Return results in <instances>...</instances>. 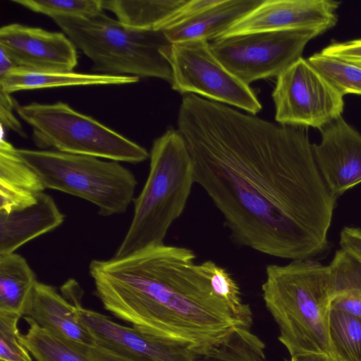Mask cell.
<instances>
[{"label": "cell", "instance_id": "obj_1", "mask_svg": "<svg viewBox=\"0 0 361 361\" xmlns=\"http://www.w3.org/2000/svg\"><path fill=\"white\" fill-rule=\"evenodd\" d=\"M194 168L238 244L281 259L326 252L336 197L314 158L307 128L274 123L196 94L178 113Z\"/></svg>", "mask_w": 361, "mask_h": 361}, {"label": "cell", "instance_id": "obj_2", "mask_svg": "<svg viewBox=\"0 0 361 361\" xmlns=\"http://www.w3.org/2000/svg\"><path fill=\"white\" fill-rule=\"evenodd\" d=\"M193 250L162 244L128 256L90 262L105 310L154 338L197 356L247 326L212 288Z\"/></svg>", "mask_w": 361, "mask_h": 361}, {"label": "cell", "instance_id": "obj_3", "mask_svg": "<svg viewBox=\"0 0 361 361\" xmlns=\"http://www.w3.org/2000/svg\"><path fill=\"white\" fill-rule=\"evenodd\" d=\"M265 306L279 329V341L290 356L325 353L331 302L329 266L310 259L269 264L262 285Z\"/></svg>", "mask_w": 361, "mask_h": 361}, {"label": "cell", "instance_id": "obj_4", "mask_svg": "<svg viewBox=\"0 0 361 361\" xmlns=\"http://www.w3.org/2000/svg\"><path fill=\"white\" fill-rule=\"evenodd\" d=\"M149 158L147 180L134 200L133 219L115 258L164 244L169 228L183 212L195 183L192 161L178 129L169 128L154 140Z\"/></svg>", "mask_w": 361, "mask_h": 361}, {"label": "cell", "instance_id": "obj_5", "mask_svg": "<svg viewBox=\"0 0 361 361\" xmlns=\"http://www.w3.org/2000/svg\"><path fill=\"white\" fill-rule=\"evenodd\" d=\"M53 20L92 61L97 73L156 78L171 84L172 71L164 55L171 42L162 31L130 27L104 11L86 18Z\"/></svg>", "mask_w": 361, "mask_h": 361}, {"label": "cell", "instance_id": "obj_6", "mask_svg": "<svg viewBox=\"0 0 361 361\" xmlns=\"http://www.w3.org/2000/svg\"><path fill=\"white\" fill-rule=\"evenodd\" d=\"M44 188L87 200L104 216L124 213L137 185L133 173L118 161L56 150L16 149Z\"/></svg>", "mask_w": 361, "mask_h": 361}, {"label": "cell", "instance_id": "obj_7", "mask_svg": "<svg viewBox=\"0 0 361 361\" xmlns=\"http://www.w3.org/2000/svg\"><path fill=\"white\" fill-rule=\"evenodd\" d=\"M15 109L30 126L33 142L40 149L132 164L149 157L143 147L66 103L32 102Z\"/></svg>", "mask_w": 361, "mask_h": 361}, {"label": "cell", "instance_id": "obj_8", "mask_svg": "<svg viewBox=\"0 0 361 361\" xmlns=\"http://www.w3.org/2000/svg\"><path fill=\"white\" fill-rule=\"evenodd\" d=\"M315 29L257 32L219 37L212 51L235 77L250 86L276 76L302 57L307 44L322 34Z\"/></svg>", "mask_w": 361, "mask_h": 361}, {"label": "cell", "instance_id": "obj_9", "mask_svg": "<svg viewBox=\"0 0 361 361\" xmlns=\"http://www.w3.org/2000/svg\"><path fill=\"white\" fill-rule=\"evenodd\" d=\"M172 71L171 88L256 115L262 106L251 87L231 73L206 40L171 43L164 53Z\"/></svg>", "mask_w": 361, "mask_h": 361}, {"label": "cell", "instance_id": "obj_10", "mask_svg": "<svg viewBox=\"0 0 361 361\" xmlns=\"http://www.w3.org/2000/svg\"><path fill=\"white\" fill-rule=\"evenodd\" d=\"M275 120L319 130L341 116L343 96L301 57L276 77L272 92Z\"/></svg>", "mask_w": 361, "mask_h": 361}, {"label": "cell", "instance_id": "obj_11", "mask_svg": "<svg viewBox=\"0 0 361 361\" xmlns=\"http://www.w3.org/2000/svg\"><path fill=\"white\" fill-rule=\"evenodd\" d=\"M0 49L17 67L35 71H73L77 48L63 32L19 23L0 29Z\"/></svg>", "mask_w": 361, "mask_h": 361}, {"label": "cell", "instance_id": "obj_12", "mask_svg": "<svg viewBox=\"0 0 361 361\" xmlns=\"http://www.w3.org/2000/svg\"><path fill=\"white\" fill-rule=\"evenodd\" d=\"M74 304L96 344L115 354L133 361H197V355L183 346L120 324L99 312L84 308L78 301Z\"/></svg>", "mask_w": 361, "mask_h": 361}, {"label": "cell", "instance_id": "obj_13", "mask_svg": "<svg viewBox=\"0 0 361 361\" xmlns=\"http://www.w3.org/2000/svg\"><path fill=\"white\" fill-rule=\"evenodd\" d=\"M341 4L334 0H263L219 37L304 28L324 33L336 25Z\"/></svg>", "mask_w": 361, "mask_h": 361}, {"label": "cell", "instance_id": "obj_14", "mask_svg": "<svg viewBox=\"0 0 361 361\" xmlns=\"http://www.w3.org/2000/svg\"><path fill=\"white\" fill-rule=\"evenodd\" d=\"M319 130L320 142L312 144L314 158L327 188L337 197L361 183V134L342 116Z\"/></svg>", "mask_w": 361, "mask_h": 361}, {"label": "cell", "instance_id": "obj_15", "mask_svg": "<svg viewBox=\"0 0 361 361\" xmlns=\"http://www.w3.org/2000/svg\"><path fill=\"white\" fill-rule=\"evenodd\" d=\"M25 317L85 351L96 345L79 318L75 304L69 302L51 286L37 281Z\"/></svg>", "mask_w": 361, "mask_h": 361}, {"label": "cell", "instance_id": "obj_16", "mask_svg": "<svg viewBox=\"0 0 361 361\" xmlns=\"http://www.w3.org/2000/svg\"><path fill=\"white\" fill-rule=\"evenodd\" d=\"M263 0H214L193 16L163 30L171 42L214 40L243 18Z\"/></svg>", "mask_w": 361, "mask_h": 361}, {"label": "cell", "instance_id": "obj_17", "mask_svg": "<svg viewBox=\"0 0 361 361\" xmlns=\"http://www.w3.org/2000/svg\"><path fill=\"white\" fill-rule=\"evenodd\" d=\"M63 221L64 215L53 198L43 192L30 207L0 213V255L15 252L26 243L59 227Z\"/></svg>", "mask_w": 361, "mask_h": 361}, {"label": "cell", "instance_id": "obj_18", "mask_svg": "<svg viewBox=\"0 0 361 361\" xmlns=\"http://www.w3.org/2000/svg\"><path fill=\"white\" fill-rule=\"evenodd\" d=\"M139 78L74 71H35L19 67L0 79V90L6 93L71 86L127 85L137 82Z\"/></svg>", "mask_w": 361, "mask_h": 361}, {"label": "cell", "instance_id": "obj_19", "mask_svg": "<svg viewBox=\"0 0 361 361\" xmlns=\"http://www.w3.org/2000/svg\"><path fill=\"white\" fill-rule=\"evenodd\" d=\"M188 0H102L103 10L112 12L130 27L162 31Z\"/></svg>", "mask_w": 361, "mask_h": 361}, {"label": "cell", "instance_id": "obj_20", "mask_svg": "<svg viewBox=\"0 0 361 361\" xmlns=\"http://www.w3.org/2000/svg\"><path fill=\"white\" fill-rule=\"evenodd\" d=\"M37 281L23 257L16 252L0 255V312L25 316Z\"/></svg>", "mask_w": 361, "mask_h": 361}, {"label": "cell", "instance_id": "obj_21", "mask_svg": "<svg viewBox=\"0 0 361 361\" xmlns=\"http://www.w3.org/2000/svg\"><path fill=\"white\" fill-rule=\"evenodd\" d=\"M29 324L21 341L36 361H97L87 351L40 327L27 317Z\"/></svg>", "mask_w": 361, "mask_h": 361}, {"label": "cell", "instance_id": "obj_22", "mask_svg": "<svg viewBox=\"0 0 361 361\" xmlns=\"http://www.w3.org/2000/svg\"><path fill=\"white\" fill-rule=\"evenodd\" d=\"M329 338L334 358L361 361V318L331 308Z\"/></svg>", "mask_w": 361, "mask_h": 361}, {"label": "cell", "instance_id": "obj_23", "mask_svg": "<svg viewBox=\"0 0 361 361\" xmlns=\"http://www.w3.org/2000/svg\"><path fill=\"white\" fill-rule=\"evenodd\" d=\"M264 350V343L250 328L240 327L224 342L197 356V361H267Z\"/></svg>", "mask_w": 361, "mask_h": 361}, {"label": "cell", "instance_id": "obj_24", "mask_svg": "<svg viewBox=\"0 0 361 361\" xmlns=\"http://www.w3.org/2000/svg\"><path fill=\"white\" fill-rule=\"evenodd\" d=\"M0 185L39 193L45 189L35 171L17 154L16 148L1 137Z\"/></svg>", "mask_w": 361, "mask_h": 361}, {"label": "cell", "instance_id": "obj_25", "mask_svg": "<svg viewBox=\"0 0 361 361\" xmlns=\"http://www.w3.org/2000/svg\"><path fill=\"white\" fill-rule=\"evenodd\" d=\"M307 61L343 96L361 95V66L321 52L312 55Z\"/></svg>", "mask_w": 361, "mask_h": 361}, {"label": "cell", "instance_id": "obj_26", "mask_svg": "<svg viewBox=\"0 0 361 361\" xmlns=\"http://www.w3.org/2000/svg\"><path fill=\"white\" fill-rule=\"evenodd\" d=\"M201 265L214 291L225 300L235 315L251 327V308L243 302L239 286L228 271L212 260L204 261Z\"/></svg>", "mask_w": 361, "mask_h": 361}, {"label": "cell", "instance_id": "obj_27", "mask_svg": "<svg viewBox=\"0 0 361 361\" xmlns=\"http://www.w3.org/2000/svg\"><path fill=\"white\" fill-rule=\"evenodd\" d=\"M33 12L49 16L86 18L103 12L102 0H12Z\"/></svg>", "mask_w": 361, "mask_h": 361}, {"label": "cell", "instance_id": "obj_28", "mask_svg": "<svg viewBox=\"0 0 361 361\" xmlns=\"http://www.w3.org/2000/svg\"><path fill=\"white\" fill-rule=\"evenodd\" d=\"M18 314L0 312V361H33L23 344Z\"/></svg>", "mask_w": 361, "mask_h": 361}, {"label": "cell", "instance_id": "obj_29", "mask_svg": "<svg viewBox=\"0 0 361 361\" xmlns=\"http://www.w3.org/2000/svg\"><path fill=\"white\" fill-rule=\"evenodd\" d=\"M39 193L0 185V213L8 214L35 204Z\"/></svg>", "mask_w": 361, "mask_h": 361}, {"label": "cell", "instance_id": "obj_30", "mask_svg": "<svg viewBox=\"0 0 361 361\" xmlns=\"http://www.w3.org/2000/svg\"><path fill=\"white\" fill-rule=\"evenodd\" d=\"M0 90V121L1 126H4L23 137H26V133L13 114V109L18 106L17 102L11 95Z\"/></svg>", "mask_w": 361, "mask_h": 361}, {"label": "cell", "instance_id": "obj_31", "mask_svg": "<svg viewBox=\"0 0 361 361\" xmlns=\"http://www.w3.org/2000/svg\"><path fill=\"white\" fill-rule=\"evenodd\" d=\"M339 243L341 249L361 262V229L344 227L340 233Z\"/></svg>", "mask_w": 361, "mask_h": 361}, {"label": "cell", "instance_id": "obj_32", "mask_svg": "<svg viewBox=\"0 0 361 361\" xmlns=\"http://www.w3.org/2000/svg\"><path fill=\"white\" fill-rule=\"evenodd\" d=\"M331 308L361 318V296L350 294L336 296L331 300Z\"/></svg>", "mask_w": 361, "mask_h": 361}, {"label": "cell", "instance_id": "obj_33", "mask_svg": "<svg viewBox=\"0 0 361 361\" xmlns=\"http://www.w3.org/2000/svg\"><path fill=\"white\" fill-rule=\"evenodd\" d=\"M87 353L97 361H133L95 345L86 350Z\"/></svg>", "mask_w": 361, "mask_h": 361}, {"label": "cell", "instance_id": "obj_34", "mask_svg": "<svg viewBox=\"0 0 361 361\" xmlns=\"http://www.w3.org/2000/svg\"><path fill=\"white\" fill-rule=\"evenodd\" d=\"M332 357L319 353H305L290 356V361H331Z\"/></svg>", "mask_w": 361, "mask_h": 361}, {"label": "cell", "instance_id": "obj_35", "mask_svg": "<svg viewBox=\"0 0 361 361\" xmlns=\"http://www.w3.org/2000/svg\"><path fill=\"white\" fill-rule=\"evenodd\" d=\"M16 67L10 57L0 49V79Z\"/></svg>", "mask_w": 361, "mask_h": 361}, {"label": "cell", "instance_id": "obj_36", "mask_svg": "<svg viewBox=\"0 0 361 361\" xmlns=\"http://www.w3.org/2000/svg\"><path fill=\"white\" fill-rule=\"evenodd\" d=\"M331 361H339V360H336V359H335V358H334V357H332V358H331Z\"/></svg>", "mask_w": 361, "mask_h": 361}]
</instances>
